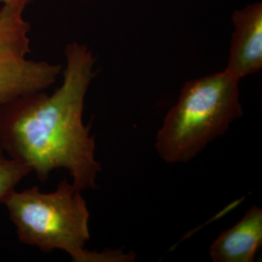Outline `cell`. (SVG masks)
I'll use <instances>...</instances> for the list:
<instances>
[{
  "mask_svg": "<svg viewBox=\"0 0 262 262\" xmlns=\"http://www.w3.org/2000/svg\"><path fill=\"white\" fill-rule=\"evenodd\" d=\"M63 81L53 94H25L0 106V149L45 183L56 169H66L80 190L95 189L102 166L95 140L83 121L84 99L94 78L89 48H66Z\"/></svg>",
  "mask_w": 262,
  "mask_h": 262,
  "instance_id": "cell-1",
  "label": "cell"
},
{
  "mask_svg": "<svg viewBox=\"0 0 262 262\" xmlns=\"http://www.w3.org/2000/svg\"><path fill=\"white\" fill-rule=\"evenodd\" d=\"M3 205L15 226L19 242L43 253L66 252L75 262H122L135 259L133 253L117 251L90 252V212L80 190L63 179L52 192L39 187L15 189Z\"/></svg>",
  "mask_w": 262,
  "mask_h": 262,
  "instance_id": "cell-2",
  "label": "cell"
},
{
  "mask_svg": "<svg viewBox=\"0 0 262 262\" xmlns=\"http://www.w3.org/2000/svg\"><path fill=\"white\" fill-rule=\"evenodd\" d=\"M239 80L223 71L187 82L164 118L156 139L160 159L187 162L239 119Z\"/></svg>",
  "mask_w": 262,
  "mask_h": 262,
  "instance_id": "cell-3",
  "label": "cell"
},
{
  "mask_svg": "<svg viewBox=\"0 0 262 262\" xmlns=\"http://www.w3.org/2000/svg\"><path fill=\"white\" fill-rule=\"evenodd\" d=\"M233 24L235 30L225 71L240 81L261 69V3L236 11Z\"/></svg>",
  "mask_w": 262,
  "mask_h": 262,
  "instance_id": "cell-4",
  "label": "cell"
},
{
  "mask_svg": "<svg viewBox=\"0 0 262 262\" xmlns=\"http://www.w3.org/2000/svg\"><path fill=\"white\" fill-rule=\"evenodd\" d=\"M262 244V210L250 208L243 217L216 237L210 248L215 262H253Z\"/></svg>",
  "mask_w": 262,
  "mask_h": 262,
  "instance_id": "cell-5",
  "label": "cell"
},
{
  "mask_svg": "<svg viewBox=\"0 0 262 262\" xmlns=\"http://www.w3.org/2000/svg\"><path fill=\"white\" fill-rule=\"evenodd\" d=\"M61 66L23 59L0 64V106L25 94L45 91L56 83Z\"/></svg>",
  "mask_w": 262,
  "mask_h": 262,
  "instance_id": "cell-6",
  "label": "cell"
},
{
  "mask_svg": "<svg viewBox=\"0 0 262 262\" xmlns=\"http://www.w3.org/2000/svg\"><path fill=\"white\" fill-rule=\"evenodd\" d=\"M28 3L0 5V64L26 59L30 53V25L24 17Z\"/></svg>",
  "mask_w": 262,
  "mask_h": 262,
  "instance_id": "cell-7",
  "label": "cell"
},
{
  "mask_svg": "<svg viewBox=\"0 0 262 262\" xmlns=\"http://www.w3.org/2000/svg\"><path fill=\"white\" fill-rule=\"evenodd\" d=\"M30 173H32L31 170L26 164L10 158L0 149V204L4 203Z\"/></svg>",
  "mask_w": 262,
  "mask_h": 262,
  "instance_id": "cell-8",
  "label": "cell"
},
{
  "mask_svg": "<svg viewBox=\"0 0 262 262\" xmlns=\"http://www.w3.org/2000/svg\"><path fill=\"white\" fill-rule=\"evenodd\" d=\"M19 1H26V2H29V0H0V5H2V4H5V3L19 2Z\"/></svg>",
  "mask_w": 262,
  "mask_h": 262,
  "instance_id": "cell-9",
  "label": "cell"
}]
</instances>
